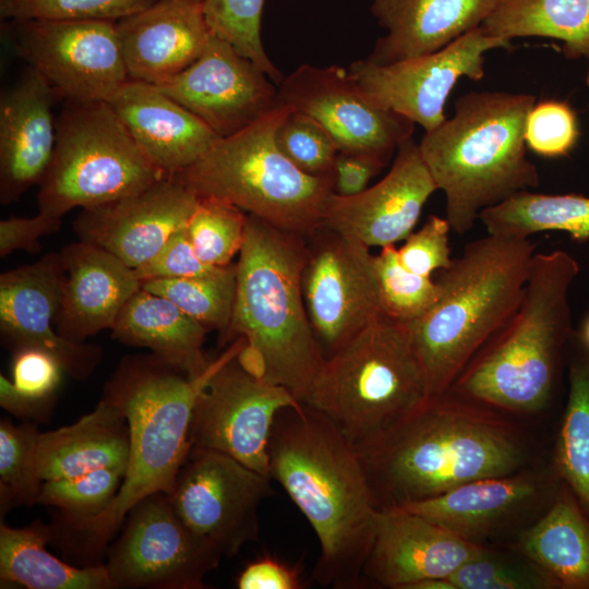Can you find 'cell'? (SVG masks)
<instances>
[{"label":"cell","instance_id":"obj_1","mask_svg":"<svg viewBox=\"0 0 589 589\" xmlns=\"http://www.w3.org/2000/svg\"><path fill=\"white\" fill-rule=\"evenodd\" d=\"M245 346L243 337L212 359L200 375L183 371L152 353L128 356L104 388L127 418L129 459L121 486L100 513L74 516L62 513L53 524V541L86 565L100 564L109 541L121 528L129 510L144 497L170 494L190 449L189 428L195 400L209 378Z\"/></svg>","mask_w":589,"mask_h":589},{"label":"cell","instance_id":"obj_2","mask_svg":"<svg viewBox=\"0 0 589 589\" xmlns=\"http://www.w3.org/2000/svg\"><path fill=\"white\" fill-rule=\"evenodd\" d=\"M268 453L272 480L317 537L313 580L334 589L363 588L362 570L381 509L354 444L302 404L278 413Z\"/></svg>","mask_w":589,"mask_h":589},{"label":"cell","instance_id":"obj_3","mask_svg":"<svg viewBox=\"0 0 589 589\" xmlns=\"http://www.w3.org/2000/svg\"><path fill=\"white\" fill-rule=\"evenodd\" d=\"M354 446L381 510L515 473L526 459L509 423L490 407L452 392L428 398Z\"/></svg>","mask_w":589,"mask_h":589},{"label":"cell","instance_id":"obj_4","mask_svg":"<svg viewBox=\"0 0 589 589\" xmlns=\"http://www.w3.org/2000/svg\"><path fill=\"white\" fill-rule=\"evenodd\" d=\"M306 251L305 237L248 215L232 317L219 341L243 337L240 364L300 401L325 360L303 299Z\"/></svg>","mask_w":589,"mask_h":589},{"label":"cell","instance_id":"obj_5","mask_svg":"<svg viewBox=\"0 0 589 589\" xmlns=\"http://www.w3.org/2000/svg\"><path fill=\"white\" fill-rule=\"evenodd\" d=\"M536 97L505 91L469 92L450 118L424 132L419 145L446 199L452 231L465 235L480 213L540 184L526 156L525 125Z\"/></svg>","mask_w":589,"mask_h":589},{"label":"cell","instance_id":"obj_6","mask_svg":"<svg viewBox=\"0 0 589 589\" xmlns=\"http://www.w3.org/2000/svg\"><path fill=\"white\" fill-rule=\"evenodd\" d=\"M536 245L486 235L468 243L435 280L436 302L407 323L429 397L449 392L477 352L520 303Z\"/></svg>","mask_w":589,"mask_h":589},{"label":"cell","instance_id":"obj_7","mask_svg":"<svg viewBox=\"0 0 589 589\" xmlns=\"http://www.w3.org/2000/svg\"><path fill=\"white\" fill-rule=\"evenodd\" d=\"M578 272V262L563 250L536 253L516 311L449 392L510 412L542 409L570 332L568 292Z\"/></svg>","mask_w":589,"mask_h":589},{"label":"cell","instance_id":"obj_8","mask_svg":"<svg viewBox=\"0 0 589 589\" xmlns=\"http://www.w3.org/2000/svg\"><path fill=\"white\" fill-rule=\"evenodd\" d=\"M290 109L279 103L248 128L218 139L171 178L199 196L226 200L277 228L310 237L323 227L333 177L304 173L278 148L276 130Z\"/></svg>","mask_w":589,"mask_h":589},{"label":"cell","instance_id":"obj_9","mask_svg":"<svg viewBox=\"0 0 589 589\" xmlns=\"http://www.w3.org/2000/svg\"><path fill=\"white\" fill-rule=\"evenodd\" d=\"M428 398L407 324L380 314L325 358L302 402L357 444L396 423Z\"/></svg>","mask_w":589,"mask_h":589},{"label":"cell","instance_id":"obj_10","mask_svg":"<svg viewBox=\"0 0 589 589\" xmlns=\"http://www.w3.org/2000/svg\"><path fill=\"white\" fill-rule=\"evenodd\" d=\"M107 101L65 103L56 120L50 163L39 182L38 209L62 218L140 192L166 178Z\"/></svg>","mask_w":589,"mask_h":589},{"label":"cell","instance_id":"obj_11","mask_svg":"<svg viewBox=\"0 0 589 589\" xmlns=\"http://www.w3.org/2000/svg\"><path fill=\"white\" fill-rule=\"evenodd\" d=\"M121 528L106 550L113 589H202L223 558L182 521L164 492L135 504Z\"/></svg>","mask_w":589,"mask_h":589},{"label":"cell","instance_id":"obj_12","mask_svg":"<svg viewBox=\"0 0 589 589\" xmlns=\"http://www.w3.org/2000/svg\"><path fill=\"white\" fill-rule=\"evenodd\" d=\"M271 480L225 453L191 447L168 496L193 532L232 557L260 540L259 510L275 494Z\"/></svg>","mask_w":589,"mask_h":589},{"label":"cell","instance_id":"obj_13","mask_svg":"<svg viewBox=\"0 0 589 589\" xmlns=\"http://www.w3.org/2000/svg\"><path fill=\"white\" fill-rule=\"evenodd\" d=\"M13 22L16 51L65 103L107 101L130 80L116 21Z\"/></svg>","mask_w":589,"mask_h":589},{"label":"cell","instance_id":"obj_14","mask_svg":"<svg viewBox=\"0 0 589 589\" xmlns=\"http://www.w3.org/2000/svg\"><path fill=\"white\" fill-rule=\"evenodd\" d=\"M302 404L286 387L248 371L236 357L199 394L189 428L191 446L225 453L271 478L268 448L275 420L285 408Z\"/></svg>","mask_w":589,"mask_h":589},{"label":"cell","instance_id":"obj_15","mask_svg":"<svg viewBox=\"0 0 589 589\" xmlns=\"http://www.w3.org/2000/svg\"><path fill=\"white\" fill-rule=\"evenodd\" d=\"M510 47L480 26L432 53L383 65L358 60L348 70L375 103L429 132L446 120L445 105L457 82L481 80L485 53Z\"/></svg>","mask_w":589,"mask_h":589},{"label":"cell","instance_id":"obj_16","mask_svg":"<svg viewBox=\"0 0 589 589\" xmlns=\"http://www.w3.org/2000/svg\"><path fill=\"white\" fill-rule=\"evenodd\" d=\"M308 238L303 299L326 358L382 314L374 255L363 243L324 227Z\"/></svg>","mask_w":589,"mask_h":589},{"label":"cell","instance_id":"obj_17","mask_svg":"<svg viewBox=\"0 0 589 589\" xmlns=\"http://www.w3.org/2000/svg\"><path fill=\"white\" fill-rule=\"evenodd\" d=\"M278 99L320 122L340 153L368 155L386 164L416 125L375 103L339 65H300L278 85Z\"/></svg>","mask_w":589,"mask_h":589},{"label":"cell","instance_id":"obj_18","mask_svg":"<svg viewBox=\"0 0 589 589\" xmlns=\"http://www.w3.org/2000/svg\"><path fill=\"white\" fill-rule=\"evenodd\" d=\"M269 80L254 62L212 34L197 60L156 86L223 139L248 128L280 103L278 88Z\"/></svg>","mask_w":589,"mask_h":589},{"label":"cell","instance_id":"obj_19","mask_svg":"<svg viewBox=\"0 0 589 589\" xmlns=\"http://www.w3.org/2000/svg\"><path fill=\"white\" fill-rule=\"evenodd\" d=\"M67 271L60 252H50L33 264L0 276V333L12 349L32 347L52 354L64 373L85 380L101 361L97 345L60 336L53 320L59 311Z\"/></svg>","mask_w":589,"mask_h":589},{"label":"cell","instance_id":"obj_20","mask_svg":"<svg viewBox=\"0 0 589 589\" xmlns=\"http://www.w3.org/2000/svg\"><path fill=\"white\" fill-rule=\"evenodd\" d=\"M197 200L190 188L166 177L140 192L82 208L73 230L80 241L106 250L135 269L185 228Z\"/></svg>","mask_w":589,"mask_h":589},{"label":"cell","instance_id":"obj_21","mask_svg":"<svg viewBox=\"0 0 589 589\" xmlns=\"http://www.w3.org/2000/svg\"><path fill=\"white\" fill-rule=\"evenodd\" d=\"M436 190L411 136L398 146L389 171L377 183L356 195L329 196L323 227L369 248L393 245L412 232Z\"/></svg>","mask_w":589,"mask_h":589},{"label":"cell","instance_id":"obj_22","mask_svg":"<svg viewBox=\"0 0 589 589\" xmlns=\"http://www.w3.org/2000/svg\"><path fill=\"white\" fill-rule=\"evenodd\" d=\"M485 550L418 514L384 509L363 566V587L408 589L423 579L448 578Z\"/></svg>","mask_w":589,"mask_h":589},{"label":"cell","instance_id":"obj_23","mask_svg":"<svg viewBox=\"0 0 589 589\" xmlns=\"http://www.w3.org/2000/svg\"><path fill=\"white\" fill-rule=\"evenodd\" d=\"M117 31L129 79L153 85L190 67L213 34L195 0H157L117 21Z\"/></svg>","mask_w":589,"mask_h":589},{"label":"cell","instance_id":"obj_24","mask_svg":"<svg viewBox=\"0 0 589 589\" xmlns=\"http://www.w3.org/2000/svg\"><path fill=\"white\" fill-rule=\"evenodd\" d=\"M52 87L28 68L0 99V203L17 201L39 184L56 142Z\"/></svg>","mask_w":589,"mask_h":589},{"label":"cell","instance_id":"obj_25","mask_svg":"<svg viewBox=\"0 0 589 589\" xmlns=\"http://www.w3.org/2000/svg\"><path fill=\"white\" fill-rule=\"evenodd\" d=\"M107 103L149 160L168 177L189 168L219 139L149 83L128 80Z\"/></svg>","mask_w":589,"mask_h":589},{"label":"cell","instance_id":"obj_26","mask_svg":"<svg viewBox=\"0 0 589 589\" xmlns=\"http://www.w3.org/2000/svg\"><path fill=\"white\" fill-rule=\"evenodd\" d=\"M60 253L67 279L53 327L63 338L84 342L88 336L112 328L142 281L134 268L96 245L73 242Z\"/></svg>","mask_w":589,"mask_h":589},{"label":"cell","instance_id":"obj_27","mask_svg":"<svg viewBox=\"0 0 589 589\" xmlns=\"http://www.w3.org/2000/svg\"><path fill=\"white\" fill-rule=\"evenodd\" d=\"M497 0H372L371 12L386 29L366 60L389 64L435 52L480 27Z\"/></svg>","mask_w":589,"mask_h":589},{"label":"cell","instance_id":"obj_28","mask_svg":"<svg viewBox=\"0 0 589 589\" xmlns=\"http://www.w3.org/2000/svg\"><path fill=\"white\" fill-rule=\"evenodd\" d=\"M130 434L127 418L107 397L73 424L38 432L37 471L43 481L80 476L100 468L127 469Z\"/></svg>","mask_w":589,"mask_h":589},{"label":"cell","instance_id":"obj_29","mask_svg":"<svg viewBox=\"0 0 589 589\" xmlns=\"http://www.w3.org/2000/svg\"><path fill=\"white\" fill-rule=\"evenodd\" d=\"M531 474L512 473L473 480L428 500L394 507L423 516L452 532L479 542L536 496Z\"/></svg>","mask_w":589,"mask_h":589},{"label":"cell","instance_id":"obj_30","mask_svg":"<svg viewBox=\"0 0 589 589\" xmlns=\"http://www.w3.org/2000/svg\"><path fill=\"white\" fill-rule=\"evenodd\" d=\"M111 332L117 340L147 348L191 377L212 361L203 350L208 330L170 300L142 287L127 301Z\"/></svg>","mask_w":589,"mask_h":589},{"label":"cell","instance_id":"obj_31","mask_svg":"<svg viewBox=\"0 0 589 589\" xmlns=\"http://www.w3.org/2000/svg\"><path fill=\"white\" fill-rule=\"evenodd\" d=\"M50 541H53L52 525L36 520L24 528H12L1 522V585L28 589H113L105 564L70 565L46 549Z\"/></svg>","mask_w":589,"mask_h":589},{"label":"cell","instance_id":"obj_32","mask_svg":"<svg viewBox=\"0 0 589 589\" xmlns=\"http://www.w3.org/2000/svg\"><path fill=\"white\" fill-rule=\"evenodd\" d=\"M518 548L555 588L589 589V520L568 493L522 532Z\"/></svg>","mask_w":589,"mask_h":589},{"label":"cell","instance_id":"obj_33","mask_svg":"<svg viewBox=\"0 0 589 589\" xmlns=\"http://www.w3.org/2000/svg\"><path fill=\"white\" fill-rule=\"evenodd\" d=\"M481 27L508 41L556 39L566 58L589 60V0H497Z\"/></svg>","mask_w":589,"mask_h":589},{"label":"cell","instance_id":"obj_34","mask_svg":"<svg viewBox=\"0 0 589 589\" xmlns=\"http://www.w3.org/2000/svg\"><path fill=\"white\" fill-rule=\"evenodd\" d=\"M479 219L488 235L530 238L563 231L577 241L589 239V196L521 191L485 208Z\"/></svg>","mask_w":589,"mask_h":589},{"label":"cell","instance_id":"obj_35","mask_svg":"<svg viewBox=\"0 0 589 589\" xmlns=\"http://www.w3.org/2000/svg\"><path fill=\"white\" fill-rule=\"evenodd\" d=\"M141 287L170 300L207 330H218L220 341L232 317L237 263L201 276L149 279L142 281Z\"/></svg>","mask_w":589,"mask_h":589},{"label":"cell","instance_id":"obj_36","mask_svg":"<svg viewBox=\"0 0 589 589\" xmlns=\"http://www.w3.org/2000/svg\"><path fill=\"white\" fill-rule=\"evenodd\" d=\"M558 474L589 510V360L574 364L555 446Z\"/></svg>","mask_w":589,"mask_h":589},{"label":"cell","instance_id":"obj_37","mask_svg":"<svg viewBox=\"0 0 589 589\" xmlns=\"http://www.w3.org/2000/svg\"><path fill=\"white\" fill-rule=\"evenodd\" d=\"M13 381L0 375V405L16 417L41 420L48 416L64 373L50 353L32 347L13 350Z\"/></svg>","mask_w":589,"mask_h":589},{"label":"cell","instance_id":"obj_38","mask_svg":"<svg viewBox=\"0 0 589 589\" xmlns=\"http://www.w3.org/2000/svg\"><path fill=\"white\" fill-rule=\"evenodd\" d=\"M248 213L215 196H199L185 232L196 256L211 266H227L242 248Z\"/></svg>","mask_w":589,"mask_h":589},{"label":"cell","instance_id":"obj_39","mask_svg":"<svg viewBox=\"0 0 589 589\" xmlns=\"http://www.w3.org/2000/svg\"><path fill=\"white\" fill-rule=\"evenodd\" d=\"M37 428L0 421V509L37 504L44 481L36 465Z\"/></svg>","mask_w":589,"mask_h":589},{"label":"cell","instance_id":"obj_40","mask_svg":"<svg viewBox=\"0 0 589 589\" xmlns=\"http://www.w3.org/2000/svg\"><path fill=\"white\" fill-rule=\"evenodd\" d=\"M373 263L381 312L385 316L407 324L436 302L440 294L436 281L407 269L399 261L395 244L381 248Z\"/></svg>","mask_w":589,"mask_h":589},{"label":"cell","instance_id":"obj_41","mask_svg":"<svg viewBox=\"0 0 589 589\" xmlns=\"http://www.w3.org/2000/svg\"><path fill=\"white\" fill-rule=\"evenodd\" d=\"M265 0H204L203 11L211 32L254 62L279 85L284 76L265 52L261 19Z\"/></svg>","mask_w":589,"mask_h":589},{"label":"cell","instance_id":"obj_42","mask_svg":"<svg viewBox=\"0 0 589 589\" xmlns=\"http://www.w3.org/2000/svg\"><path fill=\"white\" fill-rule=\"evenodd\" d=\"M121 468H100L80 476L44 481L37 504L74 516L103 512L117 495L124 478Z\"/></svg>","mask_w":589,"mask_h":589},{"label":"cell","instance_id":"obj_43","mask_svg":"<svg viewBox=\"0 0 589 589\" xmlns=\"http://www.w3.org/2000/svg\"><path fill=\"white\" fill-rule=\"evenodd\" d=\"M275 140L280 152L304 173L333 177L339 151L328 131L314 118L290 109L278 125Z\"/></svg>","mask_w":589,"mask_h":589},{"label":"cell","instance_id":"obj_44","mask_svg":"<svg viewBox=\"0 0 589 589\" xmlns=\"http://www.w3.org/2000/svg\"><path fill=\"white\" fill-rule=\"evenodd\" d=\"M157 0H0V13L11 21L106 20L119 21Z\"/></svg>","mask_w":589,"mask_h":589},{"label":"cell","instance_id":"obj_45","mask_svg":"<svg viewBox=\"0 0 589 589\" xmlns=\"http://www.w3.org/2000/svg\"><path fill=\"white\" fill-rule=\"evenodd\" d=\"M580 136L578 117L566 100L543 99L529 110L525 142L534 154L545 158L568 155Z\"/></svg>","mask_w":589,"mask_h":589},{"label":"cell","instance_id":"obj_46","mask_svg":"<svg viewBox=\"0 0 589 589\" xmlns=\"http://www.w3.org/2000/svg\"><path fill=\"white\" fill-rule=\"evenodd\" d=\"M455 589H553L552 580L536 565L492 556L488 550L467 561L448 577Z\"/></svg>","mask_w":589,"mask_h":589},{"label":"cell","instance_id":"obj_47","mask_svg":"<svg viewBox=\"0 0 589 589\" xmlns=\"http://www.w3.org/2000/svg\"><path fill=\"white\" fill-rule=\"evenodd\" d=\"M450 225L446 218L432 215L417 231H412L397 249L400 263L409 271L431 277L447 268L453 259L449 249Z\"/></svg>","mask_w":589,"mask_h":589},{"label":"cell","instance_id":"obj_48","mask_svg":"<svg viewBox=\"0 0 589 589\" xmlns=\"http://www.w3.org/2000/svg\"><path fill=\"white\" fill-rule=\"evenodd\" d=\"M217 268L203 263L196 256L183 228L177 231L152 260L134 271L140 280L145 281L201 276Z\"/></svg>","mask_w":589,"mask_h":589},{"label":"cell","instance_id":"obj_49","mask_svg":"<svg viewBox=\"0 0 589 589\" xmlns=\"http://www.w3.org/2000/svg\"><path fill=\"white\" fill-rule=\"evenodd\" d=\"M61 219L39 212L34 217H11L0 221V256L17 250L40 252L39 240L60 229Z\"/></svg>","mask_w":589,"mask_h":589},{"label":"cell","instance_id":"obj_50","mask_svg":"<svg viewBox=\"0 0 589 589\" xmlns=\"http://www.w3.org/2000/svg\"><path fill=\"white\" fill-rule=\"evenodd\" d=\"M236 585L239 589H301L304 584L299 567L265 555L250 562Z\"/></svg>","mask_w":589,"mask_h":589},{"label":"cell","instance_id":"obj_51","mask_svg":"<svg viewBox=\"0 0 589 589\" xmlns=\"http://www.w3.org/2000/svg\"><path fill=\"white\" fill-rule=\"evenodd\" d=\"M385 165L372 156L339 152L333 168L334 193L341 196L359 194Z\"/></svg>","mask_w":589,"mask_h":589},{"label":"cell","instance_id":"obj_52","mask_svg":"<svg viewBox=\"0 0 589 589\" xmlns=\"http://www.w3.org/2000/svg\"><path fill=\"white\" fill-rule=\"evenodd\" d=\"M584 340L586 345L589 347V317L586 321L585 326H584Z\"/></svg>","mask_w":589,"mask_h":589},{"label":"cell","instance_id":"obj_53","mask_svg":"<svg viewBox=\"0 0 589 589\" xmlns=\"http://www.w3.org/2000/svg\"><path fill=\"white\" fill-rule=\"evenodd\" d=\"M586 85L589 88V60H588V69H587V73H586Z\"/></svg>","mask_w":589,"mask_h":589},{"label":"cell","instance_id":"obj_54","mask_svg":"<svg viewBox=\"0 0 589 589\" xmlns=\"http://www.w3.org/2000/svg\"><path fill=\"white\" fill-rule=\"evenodd\" d=\"M195 1L203 2L204 0H195Z\"/></svg>","mask_w":589,"mask_h":589},{"label":"cell","instance_id":"obj_55","mask_svg":"<svg viewBox=\"0 0 589 589\" xmlns=\"http://www.w3.org/2000/svg\"><path fill=\"white\" fill-rule=\"evenodd\" d=\"M588 109H589V104H588Z\"/></svg>","mask_w":589,"mask_h":589}]
</instances>
